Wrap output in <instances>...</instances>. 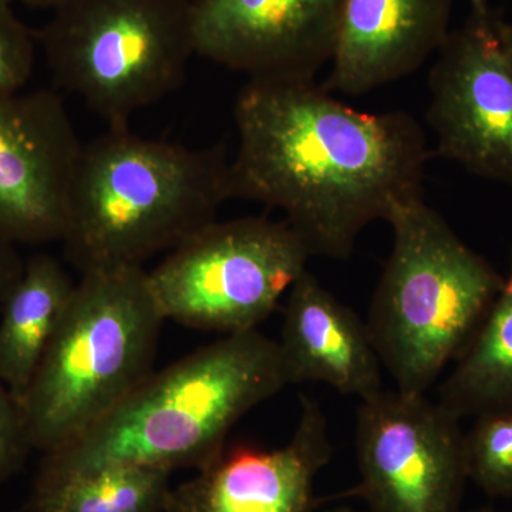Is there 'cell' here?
Masks as SVG:
<instances>
[{
  "instance_id": "cell-1",
  "label": "cell",
  "mask_w": 512,
  "mask_h": 512,
  "mask_svg": "<svg viewBox=\"0 0 512 512\" xmlns=\"http://www.w3.org/2000/svg\"><path fill=\"white\" fill-rule=\"evenodd\" d=\"M234 119L231 200L284 212L311 256L350 258L370 224L423 197L429 147L404 111L357 110L315 80H248Z\"/></svg>"
},
{
  "instance_id": "cell-2",
  "label": "cell",
  "mask_w": 512,
  "mask_h": 512,
  "mask_svg": "<svg viewBox=\"0 0 512 512\" xmlns=\"http://www.w3.org/2000/svg\"><path fill=\"white\" fill-rule=\"evenodd\" d=\"M289 386L278 342L258 329L224 335L161 370L92 429L43 454L36 478L103 468L207 466L232 427Z\"/></svg>"
},
{
  "instance_id": "cell-3",
  "label": "cell",
  "mask_w": 512,
  "mask_h": 512,
  "mask_svg": "<svg viewBox=\"0 0 512 512\" xmlns=\"http://www.w3.org/2000/svg\"><path fill=\"white\" fill-rule=\"evenodd\" d=\"M224 146L191 148L109 126L83 144L64 252L82 274L143 266L217 220L229 191Z\"/></svg>"
},
{
  "instance_id": "cell-4",
  "label": "cell",
  "mask_w": 512,
  "mask_h": 512,
  "mask_svg": "<svg viewBox=\"0 0 512 512\" xmlns=\"http://www.w3.org/2000/svg\"><path fill=\"white\" fill-rule=\"evenodd\" d=\"M393 247L366 325L396 390L426 394L460 356L504 284L423 197L390 214Z\"/></svg>"
},
{
  "instance_id": "cell-5",
  "label": "cell",
  "mask_w": 512,
  "mask_h": 512,
  "mask_svg": "<svg viewBox=\"0 0 512 512\" xmlns=\"http://www.w3.org/2000/svg\"><path fill=\"white\" fill-rule=\"evenodd\" d=\"M164 320L143 266L84 272L22 399L33 450L70 443L124 402L154 370Z\"/></svg>"
},
{
  "instance_id": "cell-6",
  "label": "cell",
  "mask_w": 512,
  "mask_h": 512,
  "mask_svg": "<svg viewBox=\"0 0 512 512\" xmlns=\"http://www.w3.org/2000/svg\"><path fill=\"white\" fill-rule=\"evenodd\" d=\"M53 82L109 126H127L183 84L192 0H63L36 35Z\"/></svg>"
},
{
  "instance_id": "cell-7",
  "label": "cell",
  "mask_w": 512,
  "mask_h": 512,
  "mask_svg": "<svg viewBox=\"0 0 512 512\" xmlns=\"http://www.w3.org/2000/svg\"><path fill=\"white\" fill-rule=\"evenodd\" d=\"M312 256L285 221H212L148 271L164 319L222 335L258 329Z\"/></svg>"
},
{
  "instance_id": "cell-8",
  "label": "cell",
  "mask_w": 512,
  "mask_h": 512,
  "mask_svg": "<svg viewBox=\"0 0 512 512\" xmlns=\"http://www.w3.org/2000/svg\"><path fill=\"white\" fill-rule=\"evenodd\" d=\"M461 420L426 394L382 390L362 400L355 446L369 512H461L467 471Z\"/></svg>"
},
{
  "instance_id": "cell-9",
  "label": "cell",
  "mask_w": 512,
  "mask_h": 512,
  "mask_svg": "<svg viewBox=\"0 0 512 512\" xmlns=\"http://www.w3.org/2000/svg\"><path fill=\"white\" fill-rule=\"evenodd\" d=\"M436 56L427 121L437 156L484 180L512 185V69L493 13H471Z\"/></svg>"
},
{
  "instance_id": "cell-10",
  "label": "cell",
  "mask_w": 512,
  "mask_h": 512,
  "mask_svg": "<svg viewBox=\"0 0 512 512\" xmlns=\"http://www.w3.org/2000/svg\"><path fill=\"white\" fill-rule=\"evenodd\" d=\"M82 148L56 90L0 94V241L63 242Z\"/></svg>"
},
{
  "instance_id": "cell-11",
  "label": "cell",
  "mask_w": 512,
  "mask_h": 512,
  "mask_svg": "<svg viewBox=\"0 0 512 512\" xmlns=\"http://www.w3.org/2000/svg\"><path fill=\"white\" fill-rule=\"evenodd\" d=\"M343 0H192L195 55L249 80H315L338 43Z\"/></svg>"
},
{
  "instance_id": "cell-12",
  "label": "cell",
  "mask_w": 512,
  "mask_h": 512,
  "mask_svg": "<svg viewBox=\"0 0 512 512\" xmlns=\"http://www.w3.org/2000/svg\"><path fill=\"white\" fill-rule=\"evenodd\" d=\"M301 417L285 446L235 447L171 488L165 512H318L315 480L333 456L319 403L301 396Z\"/></svg>"
},
{
  "instance_id": "cell-13",
  "label": "cell",
  "mask_w": 512,
  "mask_h": 512,
  "mask_svg": "<svg viewBox=\"0 0 512 512\" xmlns=\"http://www.w3.org/2000/svg\"><path fill=\"white\" fill-rule=\"evenodd\" d=\"M454 0H343L323 87L362 96L419 70L450 35Z\"/></svg>"
},
{
  "instance_id": "cell-14",
  "label": "cell",
  "mask_w": 512,
  "mask_h": 512,
  "mask_svg": "<svg viewBox=\"0 0 512 512\" xmlns=\"http://www.w3.org/2000/svg\"><path fill=\"white\" fill-rule=\"evenodd\" d=\"M279 353L289 384L325 383L369 399L382 392V362L356 312L306 269L286 293Z\"/></svg>"
},
{
  "instance_id": "cell-15",
  "label": "cell",
  "mask_w": 512,
  "mask_h": 512,
  "mask_svg": "<svg viewBox=\"0 0 512 512\" xmlns=\"http://www.w3.org/2000/svg\"><path fill=\"white\" fill-rule=\"evenodd\" d=\"M55 256L37 254L0 308V379L22 403L76 288Z\"/></svg>"
},
{
  "instance_id": "cell-16",
  "label": "cell",
  "mask_w": 512,
  "mask_h": 512,
  "mask_svg": "<svg viewBox=\"0 0 512 512\" xmlns=\"http://www.w3.org/2000/svg\"><path fill=\"white\" fill-rule=\"evenodd\" d=\"M437 402L460 420L512 410V261L493 306L441 383Z\"/></svg>"
},
{
  "instance_id": "cell-17",
  "label": "cell",
  "mask_w": 512,
  "mask_h": 512,
  "mask_svg": "<svg viewBox=\"0 0 512 512\" xmlns=\"http://www.w3.org/2000/svg\"><path fill=\"white\" fill-rule=\"evenodd\" d=\"M173 471L103 468L82 476L33 484L28 512H165Z\"/></svg>"
},
{
  "instance_id": "cell-18",
  "label": "cell",
  "mask_w": 512,
  "mask_h": 512,
  "mask_svg": "<svg viewBox=\"0 0 512 512\" xmlns=\"http://www.w3.org/2000/svg\"><path fill=\"white\" fill-rule=\"evenodd\" d=\"M468 481L495 498H512V410L483 414L464 433Z\"/></svg>"
},
{
  "instance_id": "cell-19",
  "label": "cell",
  "mask_w": 512,
  "mask_h": 512,
  "mask_svg": "<svg viewBox=\"0 0 512 512\" xmlns=\"http://www.w3.org/2000/svg\"><path fill=\"white\" fill-rule=\"evenodd\" d=\"M36 43L12 6L0 5V94L26 89L35 72Z\"/></svg>"
},
{
  "instance_id": "cell-20",
  "label": "cell",
  "mask_w": 512,
  "mask_h": 512,
  "mask_svg": "<svg viewBox=\"0 0 512 512\" xmlns=\"http://www.w3.org/2000/svg\"><path fill=\"white\" fill-rule=\"evenodd\" d=\"M32 450L22 403L0 379V484L23 470Z\"/></svg>"
},
{
  "instance_id": "cell-21",
  "label": "cell",
  "mask_w": 512,
  "mask_h": 512,
  "mask_svg": "<svg viewBox=\"0 0 512 512\" xmlns=\"http://www.w3.org/2000/svg\"><path fill=\"white\" fill-rule=\"evenodd\" d=\"M23 266L25 261L20 256L18 247L0 241V308L10 289L22 274Z\"/></svg>"
},
{
  "instance_id": "cell-22",
  "label": "cell",
  "mask_w": 512,
  "mask_h": 512,
  "mask_svg": "<svg viewBox=\"0 0 512 512\" xmlns=\"http://www.w3.org/2000/svg\"><path fill=\"white\" fill-rule=\"evenodd\" d=\"M495 30H497L498 39H500L501 46H503L505 56H507L512 69V25L495 18Z\"/></svg>"
},
{
  "instance_id": "cell-23",
  "label": "cell",
  "mask_w": 512,
  "mask_h": 512,
  "mask_svg": "<svg viewBox=\"0 0 512 512\" xmlns=\"http://www.w3.org/2000/svg\"><path fill=\"white\" fill-rule=\"evenodd\" d=\"M468 2H470L471 13H474V15L481 16V18L491 15L490 2L488 0H468Z\"/></svg>"
},
{
  "instance_id": "cell-24",
  "label": "cell",
  "mask_w": 512,
  "mask_h": 512,
  "mask_svg": "<svg viewBox=\"0 0 512 512\" xmlns=\"http://www.w3.org/2000/svg\"><path fill=\"white\" fill-rule=\"evenodd\" d=\"M63 0H23L25 5H28L29 8L35 9H55L56 6H59Z\"/></svg>"
},
{
  "instance_id": "cell-25",
  "label": "cell",
  "mask_w": 512,
  "mask_h": 512,
  "mask_svg": "<svg viewBox=\"0 0 512 512\" xmlns=\"http://www.w3.org/2000/svg\"><path fill=\"white\" fill-rule=\"evenodd\" d=\"M326 512H359V511L353 510V508L349 507V505H340V507L332 508V510H329Z\"/></svg>"
},
{
  "instance_id": "cell-26",
  "label": "cell",
  "mask_w": 512,
  "mask_h": 512,
  "mask_svg": "<svg viewBox=\"0 0 512 512\" xmlns=\"http://www.w3.org/2000/svg\"><path fill=\"white\" fill-rule=\"evenodd\" d=\"M461 512H498V511L493 510V508L483 507V508H476V510L461 511Z\"/></svg>"
},
{
  "instance_id": "cell-27",
  "label": "cell",
  "mask_w": 512,
  "mask_h": 512,
  "mask_svg": "<svg viewBox=\"0 0 512 512\" xmlns=\"http://www.w3.org/2000/svg\"><path fill=\"white\" fill-rule=\"evenodd\" d=\"M13 0H0V5L12 6Z\"/></svg>"
}]
</instances>
